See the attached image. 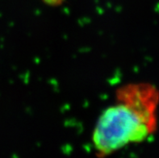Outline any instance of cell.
I'll return each instance as SVG.
<instances>
[{"label":"cell","instance_id":"6da1fadb","mask_svg":"<svg viewBox=\"0 0 159 158\" xmlns=\"http://www.w3.org/2000/svg\"><path fill=\"white\" fill-rule=\"evenodd\" d=\"M157 89L149 83L129 84L117 90V102L99 116L92 140L100 156L142 142L157 129Z\"/></svg>","mask_w":159,"mask_h":158}]
</instances>
